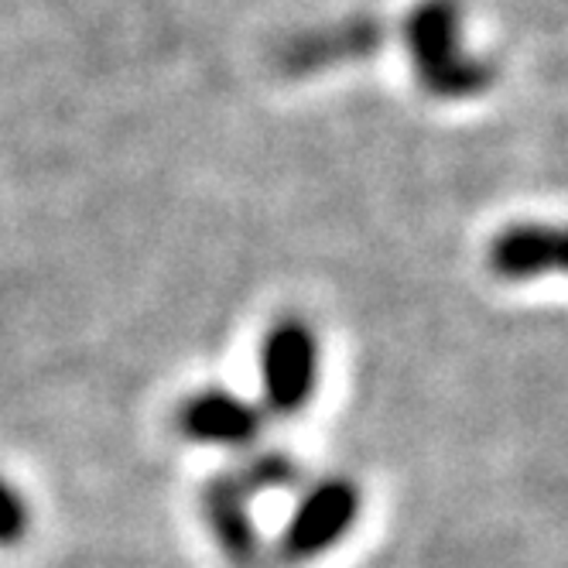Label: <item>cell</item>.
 <instances>
[{"instance_id":"6da1fadb","label":"cell","mask_w":568,"mask_h":568,"mask_svg":"<svg viewBox=\"0 0 568 568\" xmlns=\"http://www.w3.org/2000/svg\"><path fill=\"white\" fill-rule=\"evenodd\" d=\"M408 49L422 87L442 100H463L490 83V69L463 52V14L456 0H425L408 18Z\"/></svg>"},{"instance_id":"277c9868","label":"cell","mask_w":568,"mask_h":568,"mask_svg":"<svg viewBox=\"0 0 568 568\" xmlns=\"http://www.w3.org/2000/svg\"><path fill=\"white\" fill-rule=\"evenodd\" d=\"M179 428L185 438L199 445H220V449H240L251 445L261 432V412L251 400L230 390L210 387L189 397L179 412Z\"/></svg>"},{"instance_id":"8992f818","label":"cell","mask_w":568,"mask_h":568,"mask_svg":"<svg viewBox=\"0 0 568 568\" xmlns=\"http://www.w3.org/2000/svg\"><path fill=\"white\" fill-rule=\"evenodd\" d=\"M251 490L240 476H220L206 486V514L216 538L233 558H251L257 548L254 520H251Z\"/></svg>"},{"instance_id":"7a4b0ae2","label":"cell","mask_w":568,"mask_h":568,"mask_svg":"<svg viewBox=\"0 0 568 568\" xmlns=\"http://www.w3.org/2000/svg\"><path fill=\"white\" fill-rule=\"evenodd\" d=\"M359 517V490L343 476L315 483L298 500L288 527L281 535V555L288 561H312L333 551Z\"/></svg>"},{"instance_id":"ba28073f","label":"cell","mask_w":568,"mask_h":568,"mask_svg":"<svg viewBox=\"0 0 568 568\" xmlns=\"http://www.w3.org/2000/svg\"><path fill=\"white\" fill-rule=\"evenodd\" d=\"M292 476H298V469L292 466V459H284V456H264L257 459L251 469H247V490H261V486H281V483H288Z\"/></svg>"},{"instance_id":"52a82bcc","label":"cell","mask_w":568,"mask_h":568,"mask_svg":"<svg viewBox=\"0 0 568 568\" xmlns=\"http://www.w3.org/2000/svg\"><path fill=\"white\" fill-rule=\"evenodd\" d=\"M31 527L28 500L14 490V486L0 476V548L18 545Z\"/></svg>"},{"instance_id":"5b68a950","label":"cell","mask_w":568,"mask_h":568,"mask_svg":"<svg viewBox=\"0 0 568 568\" xmlns=\"http://www.w3.org/2000/svg\"><path fill=\"white\" fill-rule=\"evenodd\" d=\"M490 264L507 281H531L561 271V233L555 226L524 223L494 240Z\"/></svg>"},{"instance_id":"3957f363","label":"cell","mask_w":568,"mask_h":568,"mask_svg":"<svg viewBox=\"0 0 568 568\" xmlns=\"http://www.w3.org/2000/svg\"><path fill=\"white\" fill-rule=\"evenodd\" d=\"M318 343L305 322H281L261 343V390L274 415H298L315 394Z\"/></svg>"}]
</instances>
